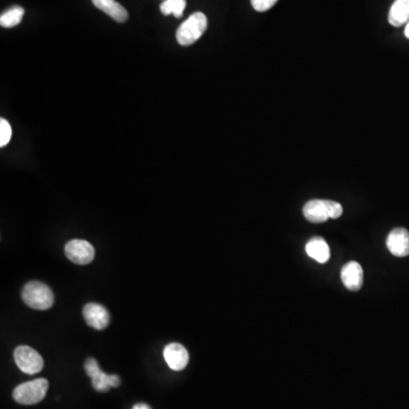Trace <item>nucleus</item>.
I'll return each instance as SVG.
<instances>
[{
    "label": "nucleus",
    "mask_w": 409,
    "mask_h": 409,
    "mask_svg": "<svg viewBox=\"0 0 409 409\" xmlns=\"http://www.w3.org/2000/svg\"><path fill=\"white\" fill-rule=\"evenodd\" d=\"M22 299L30 308L46 311L54 305L55 297L52 289L43 282L32 281L25 284L22 290Z\"/></svg>",
    "instance_id": "f257e3e1"
},
{
    "label": "nucleus",
    "mask_w": 409,
    "mask_h": 409,
    "mask_svg": "<svg viewBox=\"0 0 409 409\" xmlns=\"http://www.w3.org/2000/svg\"><path fill=\"white\" fill-rule=\"evenodd\" d=\"M207 17L204 13H193L189 19L184 21L177 31V43L181 46H190L202 38L204 31L207 30Z\"/></svg>",
    "instance_id": "f03ea898"
},
{
    "label": "nucleus",
    "mask_w": 409,
    "mask_h": 409,
    "mask_svg": "<svg viewBox=\"0 0 409 409\" xmlns=\"http://www.w3.org/2000/svg\"><path fill=\"white\" fill-rule=\"evenodd\" d=\"M49 383L46 379L25 382L13 391V398L21 405H36L46 397Z\"/></svg>",
    "instance_id": "7ed1b4c3"
},
{
    "label": "nucleus",
    "mask_w": 409,
    "mask_h": 409,
    "mask_svg": "<svg viewBox=\"0 0 409 409\" xmlns=\"http://www.w3.org/2000/svg\"><path fill=\"white\" fill-rule=\"evenodd\" d=\"M16 365L25 374H37L43 369V359L41 355L29 345H20L14 351Z\"/></svg>",
    "instance_id": "20e7f679"
},
{
    "label": "nucleus",
    "mask_w": 409,
    "mask_h": 409,
    "mask_svg": "<svg viewBox=\"0 0 409 409\" xmlns=\"http://www.w3.org/2000/svg\"><path fill=\"white\" fill-rule=\"evenodd\" d=\"M84 370L87 374L91 378L92 387L95 390L99 392H107L110 388H117L121 380L119 376L110 375L101 370V367L98 365L97 361L94 358H89L84 364Z\"/></svg>",
    "instance_id": "39448f33"
},
{
    "label": "nucleus",
    "mask_w": 409,
    "mask_h": 409,
    "mask_svg": "<svg viewBox=\"0 0 409 409\" xmlns=\"http://www.w3.org/2000/svg\"><path fill=\"white\" fill-rule=\"evenodd\" d=\"M65 255L74 264L87 265L95 258V248L86 240L74 239L65 246Z\"/></svg>",
    "instance_id": "423d86ee"
},
{
    "label": "nucleus",
    "mask_w": 409,
    "mask_h": 409,
    "mask_svg": "<svg viewBox=\"0 0 409 409\" xmlns=\"http://www.w3.org/2000/svg\"><path fill=\"white\" fill-rule=\"evenodd\" d=\"M83 318L89 327L95 330H104L108 327L110 321V315L104 306L90 302L83 308Z\"/></svg>",
    "instance_id": "0eeeda50"
},
{
    "label": "nucleus",
    "mask_w": 409,
    "mask_h": 409,
    "mask_svg": "<svg viewBox=\"0 0 409 409\" xmlns=\"http://www.w3.org/2000/svg\"><path fill=\"white\" fill-rule=\"evenodd\" d=\"M387 247L394 256L406 257L409 255V232L403 228H396L389 233Z\"/></svg>",
    "instance_id": "6e6552de"
},
{
    "label": "nucleus",
    "mask_w": 409,
    "mask_h": 409,
    "mask_svg": "<svg viewBox=\"0 0 409 409\" xmlns=\"http://www.w3.org/2000/svg\"><path fill=\"white\" fill-rule=\"evenodd\" d=\"M164 358L170 369L182 371L189 363V352L180 343H170L164 349Z\"/></svg>",
    "instance_id": "1a4fd4ad"
},
{
    "label": "nucleus",
    "mask_w": 409,
    "mask_h": 409,
    "mask_svg": "<svg viewBox=\"0 0 409 409\" xmlns=\"http://www.w3.org/2000/svg\"><path fill=\"white\" fill-rule=\"evenodd\" d=\"M342 283L350 291H358L363 287V267L357 262H349L341 269Z\"/></svg>",
    "instance_id": "9d476101"
},
{
    "label": "nucleus",
    "mask_w": 409,
    "mask_h": 409,
    "mask_svg": "<svg viewBox=\"0 0 409 409\" xmlns=\"http://www.w3.org/2000/svg\"><path fill=\"white\" fill-rule=\"evenodd\" d=\"M302 214L306 220L312 223H324L330 218L327 213V202L322 199H313L306 202L302 208Z\"/></svg>",
    "instance_id": "9b49d317"
},
{
    "label": "nucleus",
    "mask_w": 409,
    "mask_h": 409,
    "mask_svg": "<svg viewBox=\"0 0 409 409\" xmlns=\"http://www.w3.org/2000/svg\"><path fill=\"white\" fill-rule=\"evenodd\" d=\"M306 253L318 263L325 264L330 260V247L321 237H314L307 242Z\"/></svg>",
    "instance_id": "f8f14e48"
},
{
    "label": "nucleus",
    "mask_w": 409,
    "mask_h": 409,
    "mask_svg": "<svg viewBox=\"0 0 409 409\" xmlns=\"http://www.w3.org/2000/svg\"><path fill=\"white\" fill-rule=\"evenodd\" d=\"M91 1L98 10L106 13L108 16L119 23L128 21V10L121 3H117V0H91Z\"/></svg>",
    "instance_id": "ddd939ff"
},
{
    "label": "nucleus",
    "mask_w": 409,
    "mask_h": 409,
    "mask_svg": "<svg viewBox=\"0 0 409 409\" xmlns=\"http://www.w3.org/2000/svg\"><path fill=\"white\" fill-rule=\"evenodd\" d=\"M409 21V0H394L389 12V23L399 28Z\"/></svg>",
    "instance_id": "4468645a"
},
{
    "label": "nucleus",
    "mask_w": 409,
    "mask_h": 409,
    "mask_svg": "<svg viewBox=\"0 0 409 409\" xmlns=\"http://www.w3.org/2000/svg\"><path fill=\"white\" fill-rule=\"evenodd\" d=\"M24 16V8L21 6H13L10 10L3 13L0 16V25L3 28H14L21 23Z\"/></svg>",
    "instance_id": "2eb2a0df"
},
{
    "label": "nucleus",
    "mask_w": 409,
    "mask_h": 409,
    "mask_svg": "<svg viewBox=\"0 0 409 409\" xmlns=\"http://www.w3.org/2000/svg\"><path fill=\"white\" fill-rule=\"evenodd\" d=\"M186 6V0H164L161 5V12L166 16L173 14L177 19H180L184 15Z\"/></svg>",
    "instance_id": "dca6fc26"
},
{
    "label": "nucleus",
    "mask_w": 409,
    "mask_h": 409,
    "mask_svg": "<svg viewBox=\"0 0 409 409\" xmlns=\"http://www.w3.org/2000/svg\"><path fill=\"white\" fill-rule=\"evenodd\" d=\"M12 139V128L8 121L5 119H0V147L7 146Z\"/></svg>",
    "instance_id": "f3484780"
},
{
    "label": "nucleus",
    "mask_w": 409,
    "mask_h": 409,
    "mask_svg": "<svg viewBox=\"0 0 409 409\" xmlns=\"http://www.w3.org/2000/svg\"><path fill=\"white\" fill-rule=\"evenodd\" d=\"M327 202V213H329V217L336 220L341 216L343 213V208L339 202H333V200H325Z\"/></svg>",
    "instance_id": "a211bd4d"
},
{
    "label": "nucleus",
    "mask_w": 409,
    "mask_h": 409,
    "mask_svg": "<svg viewBox=\"0 0 409 409\" xmlns=\"http://www.w3.org/2000/svg\"><path fill=\"white\" fill-rule=\"evenodd\" d=\"M251 1L253 10L257 12H266L271 10L275 3H278V0H251Z\"/></svg>",
    "instance_id": "6ab92c4d"
},
{
    "label": "nucleus",
    "mask_w": 409,
    "mask_h": 409,
    "mask_svg": "<svg viewBox=\"0 0 409 409\" xmlns=\"http://www.w3.org/2000/svg\"><path fill=\"white\" fill-rule=\"evenodd\" d=\"M132 409H151V407L149 405H147V403H137L135 407Z\"/></svg>",
    "instance_id": "aec40b11"
},
{
    "label": "nucleus",
    "mask_w": 409,
    "mask_h": 409,
    "mask_svg": "<svg viewBox=\"0 0 409 409\" xmlns=\"http://www.w3.org/2000/svg\"><path fill=\"white\" fill-rule=\"evenodd\" d=\"M405 36L409 39V22L407 23L406 29H405Z\"/></svg>",
    "instance_id": "412c9836"
}]
</instances>
